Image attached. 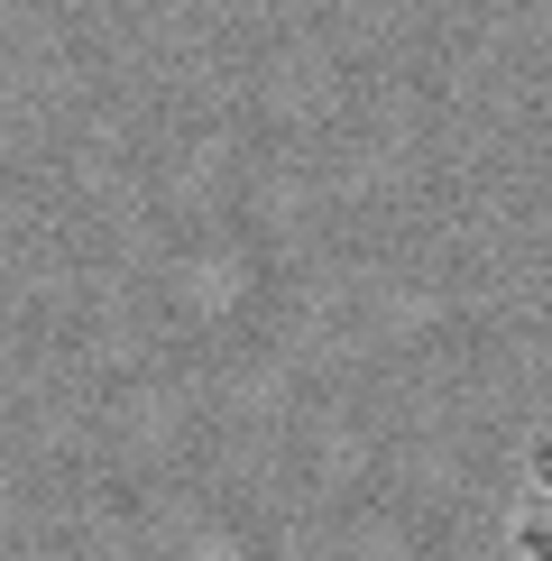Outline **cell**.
Wrapping results in <instances>:
<instances>
[{"label": "cell", "mask_w": 552, "mask_h": 561, "mask_svg": "<svg viewBox=\"0 0 552 561\" xmlns=\"http://www.w3.org/2000/svg\"><path fill=\"white\" fill-rule=\"evenodd\" d=\"M506 552H516V561H552V424H534V442H525V460H516Z\"/></svg>", "instance_id": "obj_1"}]
</instances>
